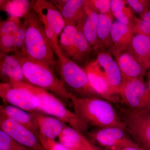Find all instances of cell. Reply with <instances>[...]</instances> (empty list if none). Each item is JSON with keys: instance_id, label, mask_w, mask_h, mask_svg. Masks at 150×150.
Wrapping results in <instances>:
<instances>
[{"instance_id": "obj_1", "label": "cell", "mask_w": 150, "mask_h": 150, "mask_svg": "<svg viewBox=\"0 0 150 150\" xmlns=\"http://www.w3.org/2000/svg\"><path fill=\"white\" fill-rule=\"evenodd\" d=\"M69 98L74 112L91 127L126 129L118 110L106 100L100 97H79L71 93Z\"/></svg>"}, {"instance_id": "obj_2", "label": "cell", "mask_w": 150, "mask_h": 150, "mask_svg": "<svg viewBox=\"0 0 150 150\" xmlns=\"http://www.w3.org/2000/svg\"><path fill=\"white\" fill-rule=\"evenodd\" d=\"M23 19L25 30L24 50L23 53L29 59L48 66L56 73L58 59L37 14L32 9Z\"/></svg>"}, {"instance_id": "obj_3", "label": "cell", "mask_w": 150, "mask_h": 150, "mask_svg": "<svg viewBox=\"0 0 150 150\" xmlns=\"http://www.w3.org/2000/svg\"><path fill=\"white\" fill-rule=\"evenodd\" d=\"M12 54L19 62L28 83L51 92L64 103L71 104L69 93L56 73L50 67L29 59L23 52Z\"/></svg>"}, {"instance_id": "obj_4", "label": "cell", "mask_w": 150, "mask_h": 150, "mask_svg": "<svg viewBox=\"0 0 150 150\" xmlns=\"http://www.w3.org/2000/svg\"><path fill=\"white\" fill-rule=\"evenodd\" d=\"M12 82L26 88L37 96L39 100L37 111L58 118L85 136L91 128L74 111L69 109L64 103L54 94L27 83Z\"/></svg>"}, {"instance_id": "obj_5", "label": "cell", "mask_w": 150, "mask_h": 150, "mask_svg": "<svg viewBox=\"0 0 150 150\" xmlns=\"http://www.w3.org/2000/svg\"><path fill=\"white\" fill-rule=\"evenodd\" d=\"M57 71L69 93L79 97L101 98L92 87L83 68L67 58L62 52L57 56Z\"/></svg>"}, {"instance_id": "obj_6", "label": "cell", "mask_w": 150, "mask_h": 150, "mask_svg": "<svg viewBox=\"0 0 150 150\" xmlns=\"http://www.w3.org/2000/svg\"><path fill=\"white\" fill-rule=\"evenodd\" d=\"M116 105L129 136L142 149L150 150V111L132 112L121 105Z\"/></svg>"}, {"instance_id": "obj_7", "label": "cell", "mask_w": 150, "mask_h": 150, "mask_svg": "<svg viewBox=\"0 0 150 150\" xmlns=\"http://www.w3.org/2000/svg\"><path fill=\"white\" fill-rule=\"evenodd\" d=\"M118 95L120 104L131 112L150 111V91L143 78L124 81Z\"/></svg>"}, {"instance_id": "obj_8", "label": "cell", "mask_w": 150, "mask_h": 150, "mask_svg": "<svg viewBox=\"0 0 150 150\" xmlns=\"http://www.w3.org/2000/svg\"><path fill=\"white\" fill-rule=\"evenodd\" d=\"M85 136L101 150H120L129 146H139L126 129L118 127L91 128Z\"/></svg>"}, {"instance_id": "obj_9", "label": "cell", "mask_w": 150, "mask_h": 150, "mask_svg": "<svg viewBox=\"0 0 150 150\" xmlns=\"http://www.w3.org/2000/svg\"><path fill=\"white\" fill-rule=\"evenodd\" d=\"M0 96L6 104L29 112L37 111L39 106V100L35 94L13 82L1 83Z\"/></svg>"}, {"instance_id": "obj_10", "label": "cell", "mask_w": 150, "mask_h": 150, "mask_svg": "<svg viewBox=\"0 0 150 150\" xmlns=\"http://www.w3.org/2000/svg\"><path fill=\"white\" fill-rule=\"evenodd\" d=\"M92 88L101 98L112 103H120L118 94L110 85L104 71L96 59L89 62L84 68Z\"/></svg>"}, {"instance_id": "obj_11", "label": "cell", "mask_w": 150, "mask_h": 150, "mask_svg": "<svg viewBox=\"0 0 150 150\" xmlns=\"http://www.w3.org/2000/svg\"><path fill=\"white\" fill-rule=\"evenodd\" d=\"M1 130L14 140L32 150H47L38 137L24 126L0 115Z\"/></svg>"}, {"instance_id": "obj_12", "label": "cell", "mask_w": 150, "mask_h": 150, "mask_svg": "<svg viewBox=\"0 0 150 150\" xmlns=\"http://www.w3.org/2000/svg\"><path fill=\"white\" fill-rule=\"evenodd\" d=\"M62 14L66 24L76 25L81 28L86 16L85 6L86 0L51 1Z\"/></svg>"}, {"instance_id": "obj_13", "label": "cell", "mask_w": 150, "mask_h": 150, "mask_svg": "<svg viewBox=\"0 0 150 150\" xmlns=\"http://www.w3.org/2000/svg\"><path fill=\"white\" fill-rule=\"evenodd\" d=\"M32 7L39 17L46 21L59 36L66 23L55 5L51 1L37 0L33 1Z\"/></svg>"}, {"instance_id": "obj_14", "label": "cell", "mask_w": 150, "mask_h": 150, "mask_svg": "<svg viewBox=\"0 0 150 150\" xmlns=\"http://www.w3.org/2000/svg\"><path fill=\"white\" fill-rule=\"evenodd\" d=\"M38 126L39 135L49 139L59 138L67 125L58 118L39 111L30 112Z\"/></svg>"}, {"instance_id": "obj_15", "label": "cell", "mask_w": 150, "mask_h": 150, "mask_svg": "<svg viewBox=\"0 0 150 150\" xmlns=\"http://www.w3.org/2000/svg\"><path fill=\"white\" fill-rule=\"evenodd\" d=\"M96 59L104 71L110 85L118 94L123 79L119 66L112 58V54L108 51L99 52L97 54Z\"/></svg>"}, {"instance_id": "obj_16", "label": "cell", "mask_w": 150, "mask_h": 150, "mask_svg": "<svg viewBox=\"0 0 150 150\" xmlns=\"http://www.w3.org/2000/svg\"><path fill=\"white\" fill-rule=\"evenodd\" d=\"M0 72L2 82L15 81L28 83L19 62L12 54L1 52Z\"/></svg>"}, {"instance_id": "obj_17", "label": "cell", "mask_w": 150, "mask_h": 150, "mask_svg": "<svg viewBox=\"0 0 150 150\" xmlns=\"http://www.w3.org/2000/svg\"><path fill=\"white\" fill-rule=\"evenodd\" d=\"M121 70L123 81L139 78H144L146 70L130 53L124 50L115 57Z\"/></svg>"}, {"instance_id": "obj_18", "label": "cell", "mask_w": 150, "mask_h": 150, "mask_svg": "<svg viewBox=\"0 0 150 150\" xmlns=\"http://www.w3.org/2000/svg\"><path fill=\"white\" fill-rule=\"evenodd\" d=\"M58 139L60 143L71 150H98L84 134L68 125Z\"/></svg>"}, {"instance_id": "obj_19", "label": "cell", "mask_w": 150, "mask_h": 150, "mask_svg": "<svg viewBox=\"0 0 150 150\" xmlns=\"http://www.w3.org/2000/svg\"><path fill=\"white\" fill-rule=\"evenodd\" d=\"M134 35L131 26L123 24L118 21L113 22L111 30V54L115 57L119 53L126 50Z\"/></svg>"}, {"instance_id": "obj_20", "label": "cell", "mask_w": 150, "mask_h": 150, "mask_svg": "<svg viewBox=\"0 0 150 150\" xmlns=\"http://www.w3.org/2000/svg\"><path fill=\"white\" fill-rule=\"evenodd\" d=\"M0 115L24 126L38 137L39 130L30 112L18 107L5 103L0 106Z\"/></svg>"}, {"instance_id": "obj_21", "label": "cell", "mask_w": 150, "mask_h": 150, "mask_svg": "<svg viewBox=\"0 0 150 150\" xmlns=\"http://www.w3.org/2000/svg\"><path fill=\"white\" fill-rule=\"evenodd\" d=\"M86 16L81 30L85 37L90 44L93 52H97L98 49L97 30L99 13L86 0L85 6Z\"/></svg>"}, {"instance_id": "obj_22", "label": "cell", "mask_w": 150, "mask_h": 150, "mask_svg": "<svg viewBox=\"0 0 150 150\" xmlns=\"http://www.w3.org/2000/svg\"><path fill=\"white\" fill-rule=\"evenodd\" d=\"M126 50L144 69L150 60V38L143 34H134Z\"/></svg>"}, {"instance_id": "obj_23", "label": "cell", "mask_w": 150, "mask_h": 150, "mask_svg": "<svg viewBox=\"0 0 150 150\" xmlns=\"http://www.w3.org/2000/svg\"><path fill=\"white\" fill-rule=\"evenodd\" d=\"M113 18L108 16L99 14L97 30V54L102 51H108L111 53L112 43L111 30Z\"/></svg>"}, {"instance_id": "obj_24", "label": "cell", "mask_w": 150, "mask_h": 150, "mask_svg": "<svg viewBox=\"0 0 150 150\" xmlns=\"http://www.w3.org/2000/svg\"><path fill=\"white\" fill-rule=\"evenodd\" d=\"M79 28L77 37L69 59L84 69L89 62L93 50L81 30Z\"/></svg>"}, {"instance_id": "obj_25", "label": "cell", "mask_w": 150, "mask_h": 150, "mask_svg": "<svg viewBox=\"0 0 150 150\" xmlns=\"http://www.w3.org/2000/svg\"><path fill=\"white\" fill-rule=\"evenodd\" d=\"M111 10L112 15L117 21L132 28L137 16L126 1L111 0Z\"/></svg>"}, {"instance_id": "obj_26", "label": "cell", "mask_w": 150, "mask_h": 150, "mask_svg": "<svg viewBox=\"0 0 150 150\" xmlns=\"http://www.w3.org/2000/svg\"><path fill=\"white\" fill-rule=\"evenodd\" d=\"M0 1L1 10L5 11L11 17L23 18L33 9V1L1 0Z\"/></svg>"}, {"instance_id": "obj_27", "label": "cell", "mask_w": 150, "mask_h": 150, "mask_svg": "<svg viewBox=\"0 0 150 150\" xmlns=\"http://www.w3.org/2000/svg\"><path fill=\"white\" fill-rule=\"evenodd\" d=\"M77 35L78 34L76 35H67L62 31L59 35V48L62 54L69 59L71 57Z\"/></svg>"}, {"instance_id": "obj_28", "label": "cell", "mask_w": 150, "mask_h": 150, "mask_svg": "<svg viewBox=\"0 0 150 150\" xmlns=\"http://www.w3.org/2000/svg\"><path fill=\"white\" fill-rule=\"evenodd\" d=\"M0 150H32L14 140L0 130Z\"/></svg>"}, {"instance_id": "obj_29", "label": "cell", "mask_w": 150, "mask_h": 150, "mask_svg": "<svg viewBox=\"0 0 150 150\" xmlns=\"http://www.w3.org/2000/svg\"><path fill=\"white\" fill-rule=\"evenodd\" d=\"M22 24L20 18L9 16L8 18L1 23L0 35L13 33Z\"/></svg>"}, {"instance_id": "obj_30", "label": "cell", "mask_w": 150, "mask_h": 150, "mask_svg": "<svg viewBox=\"0 0 150 150\" xmlns=\"http://www.w3.org/2000/svg\"><path fill=\"white\" fill-rule=\"evenodd\" d=\"M88 2L98 13L114 18L111 10V0H88Z\"/></svg>"}, {"instance_id": "obj_31", "label": "cell", "mask_w": 150, "mask_h": 150, "mask_svg": "<svg viewBox=\"0 0 150 150\" xmlns=\"http://www.w3.org/2000/svg\"><path fill=\"white\" fill-rule=\"evenodd\" d=\"M133 11L142 16L150 9V0H127L126 1Z\"/></svg>"}, {"instance_id": "obj_32", "label": "cell", "mask_w": 150, "mask_h": 150, "mask_svg": "<svg viewBox=\"0 0 150 150\" xmlns=\"http://www.w3.org/2000/svg\"><path fill=\"white\" fill-rule=\"evenodd\" d=\"M0 49L1 52L6 54L14 53V41L13 34L0 35Z\"/></svg>"}, {"instance_id": "obj_33", "label": "cell", "mask_w": 150, "mask_h": 150, "mask_svg": "<svg viewBox=\"0 0 150 150\" xmlns=\"http://www.w3.org/2000/svg\"><path fill=\"white\" fill-rule=\"evenodd\" d=\"M13 34L14 41L15 53L23 52L25 41V30L23 23L21 26Z\"/></svg>"}, {"instance_id": "obj_34", "label": "cell", "mask_w": 150, "mask_h": 150, "mask_svg": "<svg viewBox=\"0 0 150 150\" xmlns=\"http://www.w3.org/2000/svg\"><path fill=\"white\" fill-rule=\"evenodd\" d=\"M38 137L42 145L47 150H71L55 140L46 139L40 135Z\"/></svg>"}, {"instance_id": "obj_35", "label": "cell", "mask_w": 150, "mask_h": 150, "mask_svg": "<svg viewBox=\"0 0 150 150\" xmlns=\"http://www.w3.org/2000/svg\"><path fill=\"white\" fill-rule=\"evenodd\" d=\"M140 18L144 21L150 28V9L140 16Z\"/></svg>"}, {"instance_id": "obj_36", "label": "cell", "mask_w": 150, "mask_h": 150, "mask_svg": "<svg viewBox=\"0 0 150 150\" xmlns=\"http://www.w3.org/2000/svg\"><path fill=\"white\" fill-rule=\"evenodd\" d=\"M120 150H143L139 146H129L123 148Z\"/></svg>"}, {"instance_id": "obj_37", "label": "cell", "mask_w": 150, "mask_h": 150, "mask_svg": "<svg viewBox=\"0 0 150 150\" xmlns=\"http://www.w3.org/2000/svg\"><path fill=\"white\" fill-rule=\"evenodd\" d=\"M147 78V85L150 91V69L146 74Z\"/></svg>"}, {"instance_id": "obj_38", "label": "cell", "mask_w": 150, "mask_h": 150, "mask_svg": "<svg viewBox=\"0 0 150 150\" xmlns=\"http://www.w3.org/2000/svg\"><path fill=\"white\" fill-rule=\"evenodd\" d=\"M144 69L146 70L150 69V61H149V62L147 63V64L146 65V66H145Z\"/></svg>"}, {"instance_id": "obj_39", "label": "cell", "mask_w": 150, "mask_h": 150, "mask_svg": "<svg viewBox=\"0 0 150 150\" xmlns=\"http://www.w3.org/2000/svg\"><path fill=\"white\" fill-rule=\"evenodd\" d=\"M97 148L98 150H101L100 149H98V148Z\"/></svg>"}]
</instances>
